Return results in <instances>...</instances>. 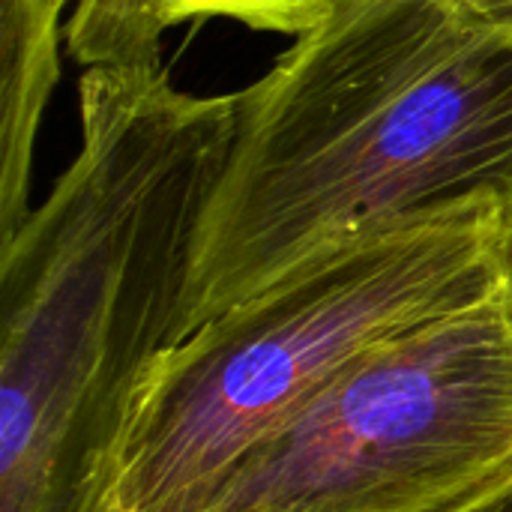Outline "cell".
<instances>
[{
	"label": "cell",
	"instance_id": "cell-1",
	"mask_svg": "<svg viewBox=\"0 0 512 512\" xmlns=\"http://www.w3.org/2000/svg\"><path fill=\"white\" fill-rule=\"evenodd\" d=\"M237 96L174 342L330 246L512 195V33L456 0H339Z\"/></svg>",
	"mask_w": 512,
	"mask_h": 512
},
{
	"label": "cell",
	"instance_id": "cell-2",
	"mask_svg": "<svg viewBox=\"0 0 512 512\" xmlns=\"http://www.w3.org/2000/svg\"><path fill=\"white\" fill-rule=\"evenodd\" d=\"M510 276V201L498 192L306 258L141 369L96 512H201L237 462L345 366Z\"/></svg>",
	"mask_w": 512,
	"mask_h": 512
},
{
	"label": "cell",
	"instance_id": "cell-3",
	"mask_svg": "<svg viewBox=\"0 0 512 512\" xmlns=\"http://www.w3.org/2000/svg\"><path fill=\"white\" fill-rule=\"evenodd\" d=\"M512 495V285L345 366L201 512H483Z\"/></svg>",
	"mask_w": 512,
	"mask_h": 512
},
{
	"label": "cell",
	"instance_id": "cell-4",
	"mask_svg": "<svg viewBox=\"0 0 512 512\" xmlns=\"http://www.w3.org/2000/svg\"><path fill=\"white\" fill-rule=\"evenodd\" d=\"M69 0H0V240L30 213V168L57 84V30Z\"/></svg>",
	"mask_w": 512,
	"mask_h": 512
},
{
	"label": "cell",
	"instance_id": "cell-5",
	"mask_svg": "<svg viewBox=\"0 0 512 512\" xmlns=\"http://www.w3.org/2000/svg\"><path fill=\"white\" fill-rule=\"evenodd\" d=\"M156 27L168 30L189 18H234L255 30L306 33L324 21L339 0H114Z\"/></svg>",
	"mask_w": 512,
	"mask_h": 512
},
{
	"label": "cell",
	"instance_id": "cell-6",
	"mask_svg": "<svg viewBox=\"0 0 512 512\" xmlns=\"http://www.w3.org/2000/svg\"><path fill=\"white\" fill-rule=\"evenodd\" d=\"M471 18L510 30L512 33V0H456Z\"/></svg>",
	"mask_w": 512,
	"mask_h": 512
},
{
	"label": "cell",
	"instance_id": "cell-7",
	"mask_svg": "<svg viewBox=\"0 0 512 512\" xmlns=\"http://www.w3.org/2000/svg\"><path fill=\"white\" fill-rule=\"evenodd\" d=\"M483 512H512V495L510 498H504V501H498V504H492L489 510Z\"/></svg>",
	"mask_w": 512,
	"mask_h": 512
},
{
	"label": "cell",
	"instance_id": "cell-8",
	"mask_svg": "<svg viewBox=\"0 0 512 512\" xmlns=\"http://www.w3.org/2000/svg\"><path fill=\"white\" fill-rule=\"evenodd\" d=\"M507 201H510V234H512V195H507ZM510 285H512V276H510Z\"/></svg>",
	"mask_w": 512,
	"mask_h": 512
}]
</instances>
